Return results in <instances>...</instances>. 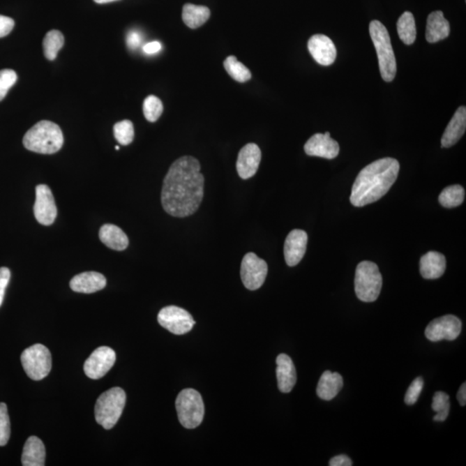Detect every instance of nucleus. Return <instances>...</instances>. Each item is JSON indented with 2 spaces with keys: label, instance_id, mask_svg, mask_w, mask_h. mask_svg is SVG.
<instances>
[{
  "label": "nucleus",
  "instance_id": "obj_1",
  "mask_svg": "<svg viewBox=\"0 0 466 466\" xmlns=\"http://www.w3.org/2000/svg\"><path fill=\"white\" fill-rule=\"evenodd\" d=\"M205 179L197 159L185 156L170 167L162 189V205L170 216L185 218L199 209L204 197Z\"/></svg>",
  "mask_w": 466,
  "mask_h": 466
},
{
  "label": "nucleus",
  "instance_id": "obj_2",
  "mask_svg": "<svg viewBox=\"0 0 466 466\" xmlns=\"http://www.w3.org/2000/svg\"><path fill=\"white\" fill-rule=\"evenodd\" d=\"M399 170V162L391 158L377 160L363 167L352 186V205L362 207L384 197L398 179Z\"/></svg>",
  "mask_w": 466,
  "mask_h": 466
},
{
  "label": "nucleus",
  "instance_id": "obj_3",
  "mask_svg": "<svg viewBox=\"0 0 466 466\" xmlns=\"http://www.w3.org/2000/svg\"><path fill=\"white\" fill-rule=\"evenodd\" d=\"M63 134L59 126L48 120L36 123L24 135L23 144L28 151L39 154H54L63 147Z\"/></svg>",
  "mask_w": 466,
  "mask_h": 466
},
{
  "label": "nucleus",
  "instance_id": "obj_4",
  "mask_svg": "<svg viewBox=\"0 0 466 466\" xmlns=\"http://www.w3.org/2000/svg\"><path fill=\"white\" fill-rule=\"evenodd\" d=\"M369 30L377 51L382 78L386 82H391L396 75V61L391 36L380 21H371Z\"/></svg>",
  "mask_w": 466,
  "mask_h": 466
},
{
  "label": "nucleus",
  "instance_id": "obj_5",
  "mask_svg": "<svg viewBox=\"0 0 466 466\" xmlns=\"http://www.w3.org/2000/svg\"><path fill=\"white\" fill-rule=\"evenodd\" d=\"M126 395L123 389L114 387L98 398L96 404V419L105 429H111L119 421L126 406Z\"/></svg>",
  "mask_w": 466,
  "mask_h": 466
},
{
  "label": "nucleus",
  "instance_id": "obj_6",
  "mask_svg": "<svg viewBox=\"0 0 466 466\" xmlns=\"http://www.w3.org/2000/svg\"><path fill=\"white\" fill-rule=\"evenodd\" d=\"M383 278L376 264L363 261L356 269L355 292L363 302L376 301L381 293Z\"/></svg>",
  "mask_w": 466,
  "mask_h": 466
},
{
  "label": "nucleus",
  "instance_id": "obj_7",
  "mask_svg": "<svg viewBox=\"0 0 466 466\" xmlns=\"http://www.w3.org/2000/svg\"><path fill=\"white\" fill-rule=\"evenodd\" d=\"M178 419L185 428L194 429L203 421L205 407L198 391L186 389L180 392L176 400Z\"/></svg>",
  "mask_w": 466,
  "mask_h": 466
},
{
  "label": "nucleus",
  "instance_id": "obj_8",
  "mask_svg": "<svg viewBox=\"0 0 466 466\" xmlns=\"http://www.w3.org/2000/svg\"><path fill=\"white\" fill-rule=\"evenodd\" d=\"M21 362L27 376L35 381L42 380L48 376L52 368L50 350L41 344L25 349L21 355Z\"/></svg>",
  "mask_w": 466,
  "mask_h": 466
},
{
  "label": "nucleus",
  "instance_id": "obj_9",
  "mask_svg": "<svg viewBox=\"0 0 466 466\" xmlns=\"http://www.w3.org/2000/svg\"><path fill=\"white\" fill-rule=\"evenodd\" d=\"M158 320L163 327L171 333L183 335L190 332L195 325L193 317L185 309L176 306H167L161 309Z\"/></svg>",
  "mask_w": 466,
  "mask_h": 466
},
{
  "label": "nucleus",
  "instance_id": "obj_10",
  "mask_svg": "<svg viewBox=\"0 0 466 466\" xmlns=\"http://www.w3.org/2000/svg\"><path fill=\"white\" fill-rule=\"evenodd\" d=\"M268 264L256 254L249 253L243 257L241 264V275L243 285L249 290L260 289L266 279Z\"/></svg>",
  "mask_w": 466,
  "mask_h": 466
},
{
  "label": "nucleus",
  "instance_id": "obj_11",
  "mask_svg": "<svg viewBox=\"0 0 466 466\" xmlns=\"http://www.w3.org/2000/svg\"><path fill=\"white\" fill-rule=\"evenodd\" d=\"M462 322L458 317L445 315L433 320L425 330L426 337L432 342L454 340L460 336Z\"/></svg>",
  "mask_w": 466,
  "mask_h": 466
},
{
  "label": "nucleus",
  "instance_id": "obj_12",
  "mask_svg": "<svg viewBox=\"0 0 466 466\" xmlns=\"http://www.w3.org/2000/svg\"><path fill=\"white\" fill-rule=\"evenodd\" d=\"M116 353L110 347L97 348L84 363V371L87 377L97 380L103 377L114 366Z\"/></svg>",
  "mask_w": 466,
  "mask_h": 466
},
{
  "label": "nucleus",
  "instance_id": "obj_13",
  "mask_svg": "<svg viewBox=\"0 0 466 466\" xmlns=\"http://www.w3.org/2000/svg\"><path fill=\"white\" fill-rule=\"evenodd\" d=\"M34 216L43 225H52L57 216V209L52 192L48 186L38 185L36 188Z\"/></svg>",
  "mask_w": 466,
  "mask_h": 466
},
{
  "label": "nucleus",
  "instance_id": "obj_14",
  "mask_svg": "<svg viewBox=\"0 0 466 466\" xmlns=\"http://www.w3.org/2000/svg\"><path fill=\"white\" fill-rule=\"evenodd\" d=\"M306 154L326 159H334L340 154V145L329 133H317L309 138L304 146Z\"/></svg>",
  "mask_w": 466,
  "mask_h": 466
},
{
  "label": "nucleus",
  "instance_id": "obj_15",
  "mask_svg": "<svg viewBox=\"0 0 466 466\" xmlns=\"http://www.w3.org/2000/svg\"><path fill=\"white\" fill-rule=\"evenodd\" d=\"M308 48L315 61L322 66H330L336 60V47L329 36L322 34L311 36Z\"/></svg>",
  "mask_w": 466,
  "mask_h": 466
},
{
  "label": "nucleus",
  "instance_id": "obj_16",
  "mask_svg": "<svg viewBox=\"0 0 466 466\" xmlns=\"http://www.w3.org/2000/svg\"><path fill=\"white\" fill-rule=\"evenodd\" d=\"M262 159L260 148L256 144H247L240 150L236 161V171L243 180L256 174Z\"/></svg>",
  "mask_w": 466,
  "mask_h": 466
},
{
  "label": "nucleus",
  "instance_id": "obj_17",
  "mask_svg": "<svg viewBox=\"0 0 466 466\" xmlns=\"http://www.w3.org/2000/svg\"><path fill=\"white\" fill-rule=\"evenodd\" d=\"M308 239L307 232L303 230L296 229L289 233L284 243V257L289 266H296L303 258L307 250Z\"/></svg>",
  "mask_w": 466,
  "mask_h": 466
},
{
  "label": "nucleus",
  "instance_id": "obj_18",
  "mask_svg": "<svg viewBox=\"0 0 466 466\" xmlns=\"http://www.w3.org/2000/svg\"><path fill=\"white\" fill-rule=\"evenodd\" d=\"M276 377L278 388L283 393H290L296 384V370L292 359L286 354H280L276 359Z\"/></svg>",
  "mask_w": 466,
  "mask_h": 466
},
{
  "label": "nucleus",
  "instance_id": "obj_19",
  "mask_svg": "<svg viewBox=\"0 0 466 466\" xmlns=\"http://www.w3.org/2000/svg\"><path fill=\"white\" fill-rule=\"evenodd\" d=\"M107 285V279L100 273L83 272L75 276L70 282L73 291L83 294H92L103 290Z\"/></svg>",
  "mask_w": 466,
  "mask_h": 466
},
{
  "label": "nucleus",
  "instance_id": "obj_20",
  "mask_svg": "<svg viewBox=\"0 0 466 466\" xmlns=\"http://www.w3.org/2000/svg\"><path fill=\"white\" fill-rule=\"evenodd\" d=\"M466 129V108L464 105L458 107L453 119L447 126L442 138V146L450 148L456 144L463 137Z\"/></svg>",
  "mask_w": 466,
  "mask_h": 466
},
{
  "label": "nucleus",
  "instance_id": "obj_21",
  "mask_svg": "<svg viewBox=\"0 0 466 466\" xmlns=\"http://www.w3.org/2000/svg\"><path fill=\"white\" fill-rule=\"evenodd\" d=\"M450 24L444 17L442 10H436L429 14L426 30V39L430 43H438L449 38Z\"/></svg>",
  "mask_w": 466,
  "mask_h": 466
},
{
  "label": "nucleus",
  "instance_id": "obj_22",
  "mask_svg": "<svg viewBox=\"0 0 466 466\" xmlns=\"http://www.w3.org/2000/svg\"><path fill=\"white\" fill-rule=\"evenodd\" d=\"M446 268V260L443 254L429 251L421 258L420 271L425 279H437L442 276Z\"/></svg>",
  "mask_w": 466,
  "mask_h": 466
},
{
  "label": "nucleus",
  "instance_id": "obj_23",
  "mask_svg": "<svg viewBox=\"0 0 466 466\" xmlns=\"http://www.w3.org/2000/svg\"><path fill=\"white\" fill-rule=\"evenodd\" d=\"M344 382L341 375L326 370L322 375L317 386V395L325 400H331L338 394L343 388Z\"/></svg>",
  "mask_w": 466,
  "mask_h": 466
},
{
  "label": "nucleus",
  "instance_id": "obj_24",
  "mask_svg": "<svg viewBox=\"0 0 466 466\" xmlns=\"http://www.w3.org/2000/svg\"><path fill=\"white\" fill-rule=\"evenodd\" d=\"M45 446L41 439L36 436H31L25 442L22 465L24 466H43L45 465Z\"/></svg>",
  "mask_w": 466,
  "mask_h": 466
},
{
  "label": "nucleus",
  "instance_id": "obj_25",
  "mask_svg": "<svg viewBox=\"0 0 466 466\" xmlns=\"http://www.w3.org/2000/svg\"><path fill=\"white\" fill-rule=\"evenodd\" d=\"M100 239L104 245L114 250H123L129 246L128 236L115 225L105 224L100 230Z\"/></svg>",
  "mask_w": 466,
  "mask_h": 466
},
{
  "label": "nucleus",
  "instance_id": "obj_26",
  "mask_svg": "<svg viewBox=\"0 0 466 466\" xmlns=\"http://www.w3.org/2000/svg\"><path fill=\"white\" fill-rule=\"evenodd\" d=\"M211 15L209 7L186 3L183 10V20L188 27L197 29L202 27Z\"/></svg>",
  "mask_w": 466,
  "mask_h": 466
},
{
  "label": "nucleus",
  "instance_id": "obj_27",
  "mask_svg": "<svg viewBox=\"0 0 466 466\" xmlns=\"http://www.w3.org/2000/svg\"><path fill=\"white\" fill-rule=\"evenodd\" d=\"M399 38L406 45H413L416 39V20L412 13L405 12L398 21Z\"/></svg>",
  "mask_w": 466,
  "mask_h": 466
},
{
  "label": "nucleus",
  "instance_id": "obj_28",
  "mask_svg": "<svg viewBox=\"0 0 466 466\" xmlns=\"http://www.w3.org/2000/svg\"><path fill=\"white\" fill-rule=\"evenodd\" d=\"M465 195V189L462 186H449L440 193L439 202L446 209H453L464 202Z\"/></svg>",
  "mask_w": 466,
  "mask_h": 466
},
{
  "label": "nucleus",
  "instance_id": "obj_29",
  "mask_svg": "<svg viewBox=\"0 0 466 466\" xmlns=\"http://www.w3.org/2000/svg\"><path fill=\"white\" fill-rule=\"evenodd\" d=\"M43 45L47 59L54 61L64 45V36L59 31H50L45 36Z\"/></svg>",
  "mask_w": 466,
  "mask_h": 466
},
{
  "label": "nucleus",
  "instance_id": "obj_30",
  "mask_svg": "<svg viewBox=\"0 0 466 466\" xmlns=\"http://www.w3.org/2000/svg\"><path fill=\"white\" fill-rule=\"evenodd\" d=\"M224 67L229 75L236 82L243 83L248 82L251 78L249 69L240 63L235 57H228L224 61Z\"/></svg>",
  "mask_w": 466,
  "mask_h": 466
},
{
  "label": "nucleus",
  "instance_id": "obj_31",
  "mask_svg": "<svg viewBox=\"0 0 466 466\" xmlns=\"http://www.w3.org/2000/svg\"><path fill=\"white\" fill-rule=\"evenodd\" d=\"M450 398L445 392H436L433 396L432 407L433 410L437 413L433 417V421H444L449 417L450 411Z\"/></svg>",
  "mask_w": 466,
  "mask_h": 466
},
{
  "label": "nucleus",
  "instance_id": "obj_32",
  "mask_svg": "<svg viewBox=\"0 0 466 466\" xmlns=\"http://www.w3.org/2000/svg\"><path fill=\"white\" fill-rule=\"evenodd\" d=\"M114 133L116 140L120 144L128 145L132 144L134 140V126L130 120H123V121L115 123Z\"/></svg>",
  "mask_w": 466,
  "mask_h": 466
},
{
  "label": "nucleus",
  "instance_id": "obj_33",
  "mask_svg": "<svg viewBox=\"0 0 466 466\" xmlns=\"http://www.w3.org/2000/svg\"><path fill=\"white\" fill-rule=\"evenodd\" d=\"M143 111L148 121L156 122L163 112L162 101L155 96H148L144 101Z\"/></svg>",
  "mask_w": 466,
  "mask_h": 466
},
{
  "label": "nucleus",
  "instance_id": "obj_34",
  "mask_svg": "<svg viewBox=\"0 0 466 466\" xmlns=\"http://www.w3.org/2000/svg\"><path fill=\"white\" fill-rule=\"evenodd\" d=\"M10 436V422L6 403H0V446L8 443Z\"/></svg>",
  "mask_w": 466,
  "mask_h": 466
},
{
  "label": "nucleus",
  "instance_id": "obj_35",
  "mask_svg": "<svg viewBox=\"0 0 466 466\" xmlns=\"http://www.w3.org/2000/svg\"><path fill=\"white\" fill-rule=\"evenodd\" d=\"M17 75L13 69L0 70V101L6 96L8 91L17 82Z\"/></svg>",
  "mask_w": 466,
  "mask_h": 466
},
{
  "label": "nucleus",
  "instance_id": "obj_36",
  "mask_svg": "<svg viewBox=\"0 0 466 466\" xmlns=\"http://www.w3.org/2000/svg\"><path fill=\"white\" fill-rule=\"evenodd\" d=\"M424 382L421 377H417L410 384L405 396L407 405H414L420 398L422 389H423Z\"/></svg>",
  "mask_w": 466,
  "mask_h": 466
},
{
  "label": "nucleus",
  "instance_id": "obj_37",
  "mask_svg": "<svg viewBox=\"0 0 466 466\" xmlns=\"http://www.w3.org/2000/svg\"><path fill=\"white\" fill-rule=\"evenodd\" d=\"M10 279V271L8 268H0V307L3 303V296H5L6 290Z\"/></svg>",
  "mask_w": 466,
  "mask_h": 466
},
{
  "label": "nucleus",
  "instance_id": "obj_38",
  "mask_svg": "<svg viewBox=\"0 0 466 466\" xmlns=\"http://www.w3.org/2000/svg\"><path fill=\"white\" fill-rule=\"evenodd\" d=\"M142 43H143V38H142L140 32L130 31L127 33L126 43L130 50H135L140 48Z\"/></svg>",
  "mask_w": 466,
  "mask_h": 466
},
{
  "label": "nucleus",
  "instance_id": "obj_39",
  "mask_svg": "<svg viewBox=\"0 0 466 466\" xmlns=\"http://www.w3.org/2000/svg\"><path fill=\"white\" fill-rule=\"evenodd\" d=\"M15 22L9 17L0 15V38L9 35L13 30Z\"/></svg>",
  "mask_w": 466,
  "mask_h": 466
},
{
  "label": "nucleus",
  "instance_id": "obj_40",
  "mask_svg": "<svg viewBox=\"0 0 466 466\" xmlns=\"http://www.w3.org/2000/svg\"><path fill=\"white\" fill-rule=\"evenodd\" d=\"M353 465L351 458L347 455H338L329 462L330 466H352Z\"/></svg>",
  "mask_w": 466,
  "mask_h": 466
},
{
  "label": "nucleus",
  "instance_id": "obj_41",
  "mask_svg": "<svg viewBox=\"0 0 466 466\" xmlns=\"http://www.w3.org/2000/svg\"><path fill=\"white\" fill-rule=\"evenodd\" d=\"M162 50L161 43L158 41H153L144 45L143 51L147 54H154L158 53Z\"/></svg>",
  "mask_w": 466,
  "mask_h": 466
},
{
  "label": "nucleus",
  "instance_id": "obj_42",
  "mask_svg": "<svg viewBox=\"0 0 466 466\" xmlns=\"http://www.w3.org/2000/svg\"><path fill=\"white\" fill-rule=\"evenodd\" d=\"M457 398L458 403H460L462 407L465 406L466 404V384L464 383L461 385L460 389H458Z\"/></svg>",
  "mask_w": 466,
  "mask_h": 466
},
{
  "label": "nucleus",
  "instance_id": "obj_43",
  "mask_svg": "<svg viewBox=\"0 0 466 466\" xmlns=\"http://www.w3.org/2000/svg\"><path fill=\"white\" fill-rule=\"evenodd\" d=\"M93 1L97 3H107L118 1V0H93Z\"/></svg>",
  "mask_w": 466,
  "mask_h": 466
},
{
  "label": "nucleus",
  "instance_id": "obj_44",
  "mask_svg": "<svg viewBox=\"0 0 466 466\" xmlns=\"http://www.w3.org/2000/svg\"><path fill=\"white\" fill-rule=\"evenodd\" d=\"M116 150L119 151V146H116Z\"/></svg>",
  "mask_w": 466,
  "mask_h": 466
}]
</instances>
